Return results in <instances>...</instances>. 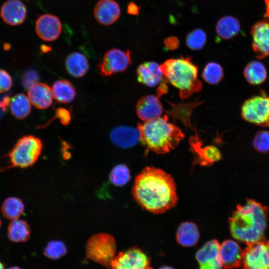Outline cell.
Masks as SVG:
<instances>
[{
    "label": "cell",
    "mask_w": 269,
    "mask_h": 269,
    "mask_svg": "<svg viewBox=\"0 0 269 269\" xmlns=\"http://www.w3.org/2000/svg\"><path fill=\"white\" fill-rule=\"evenodd\" d=\"M266 5V12L264 14L265 17H269V0H264Z\"/></svg>",
    "instance_id": "ab89813d"
},
{
    "label": "cell",
    "mask_w": 269,
    "mask_h": 269,
    "mask_svg": "<svg viewBox=\"0 0 269 269\" xmlns=\"http://www.w3.org/2000/svg\"><path fill=\"white\" fill-rule=\"evenodd\" d=\"M43 144L31 135L19 138L8 154L11 167L27 168L33 165L40 155Z\"/></svg>",
    "instance_id": "5b68a950"
},
{
    "label": "cell",
    "mask_w": 269,
    "mask_h": 269,
    "mask_svg": "<svg viewBox=\"0 0 269 269\" xmlns=\"http://www.w3.org/2000/svg\"><path fill=\"white\" fill-rule=\"evenodd\" d=\"M191 142L194 152L197 154V163L202 165L209 166L220 160L222 155L220 150L215 146L207 145L201 147V144L197 141V138L193 137Z\"/></svg>",
    "instance_id": "44dd1931"
},
{
    "label": "cell",
    "mask_w": 269,
    "mask_h": 269,
    "mask_svg": "<svg viewBox=\"0 0 269 269\" xmlns=\"http://www.w3.org/2000/svg\"><path fill=\"white\" fill-rule=\"evenodd\" d=\"M12 85V79L9 74L0 69V94L9 91Z\"/></svg>",
    "instance_id": "e575fe53"
},
{
    "label": "cell",
    "mask_w": 269,
    "mask_h": 269,
    "mask_svg": "<svg viewBox=\"0 0 269 269\" xmlns=\"http://www.w3.org/2000/svg\"><path fill=\"white\" fill-rule=\"evenodd\" d=\"M110 269H152L147 256L140 249L131 248L120 252L113 260Z\"/></svg>",
    "instance_id": "30bf717a"
},
{
    "label": "cell",
    "mask_w": 269,
    "mask_h": 269,
    "mask_svg": "<svg viewBox=\"0 0 269 269\" xmlns=\"http://www.w3.org/2000/svg\"><path fill=\"white\" fill-rule=\"evenodd\" d=\"M166 115L155 119L138 123L139 142L149 151L157 154H165L174 149L185 134L177 127L168 122Z\"/></svg>",
    "instance_id": "3957f363"
},
{
    "label": "cell",
    "mask_w": 269,
    "mask_h": 269,
    "mask_svg": "<svg viewBox=\"0 0 269 269\" xmlns=\"http://www.w3.org/2000/svg\"><path fill=\"white\" fill-rule=\"evenodd\" d=\"M65 65L67 72L76 78L84 76L89 68L87 57L79 52L70 53L66 59Z\"/></svg>",
    "instance_id": "7402d4cb"
},
{
    "label": "cell",
    "mask_w": 269,
    "mask_h": 269,
    "mask_svg": "<svg viewBox=\"0 0 269 269\" xmlns=\"http://www.w3.org/2000/svg\"><path fill=\"white\" fill-rule=\"evenodd\" d=\"M220 244L216 240H211L205 244L196 254L199 269H222L223 267L219 255Z\"/></svg>",
    "instance_id": "7c38bea8"
},
{
    "label": "cell",
    "mask_w": 269,
    "mask_h": 269,
    "mask_svg": "<svg viewBox=\"0 0 269 269\" xmlns=\"http://www.w3.org/2000/svg\"><path fill=\"white\" fill-rule=\"evenodd\" d=\"M31 104L28 96L22 93L17 94L10 99V112L17 119H24L30 113Z\"/></svg>",
    "instance_id": "83f0119b"
},
{
    "label": "cell",
    "mask_w": 269,
    "mask_h": 269,
    "mask_svg": "<svg viewBox=\"0 0 269 269\" xmlns=\"http://www.w3.org/2000/svg\"><path fill=\"white\" fill-rule=\"evenodd\" d=\"M241 28L240 23L235 17L227 15L221 17L217 22L216 31L221 38L228 40L236 36Z\"/></svg>",
    "instance_id": "cb8c5ba5"
},
{
    "label": "cell",
    "mask_w": 269,
    "mask_h": 269,
    "mask_svg": "<svg viewBox=\"0 0 269 269\" xmlns=\"http://www.w3.org/2000/svg\"><path fill=\"white\" fill-rule=\"evenodd\" d=\"M52 91L53 98L61 103L72 102L76 95L75 88L72 84L66 80H58L53 84Z\"/></svg>",
    "instance_id": "d4e9b609"
},
{
    "label": "cell",
    "mask_w": 269,
    "mask_h": 269,
    "mask_svg": "<svg viewBox=\"0 0 269 269\" xmlns=\"http://www.w3.org/2000/svg\"><path fill=\"white\" fill-rule=\"evenodd\" d=\"M160 67L167 82L179 89L181 99L201 90L202 84L197 78L198 68L190 57L169 59Z\"/></svg>",
    "instance_id": "277c9868"
},
{
    "label": "cell",
    "mask_w": 269,
    "mask_h": 269,
    "mask_svg": "<svg viewBox=\"0 0 269 269\" xmlns=\"http://www.w3.org/2000/svg\"><path fill=\"white\" fill-rule=\"evenodd\" d=\"M0 269H4L3 264L0 262Z\"/></svg>",
    "instance_id": "7bdbcfd3"
},
{
    "label": "cell",
    "mask_w": 269,
    "mask_h": 269,
    "mask_svg": "<svg viewBox=\"0 0 269 269\" xmlns=\"http://www.w3.org/2000/svg\"><path fill=\"white\" fill-rule=\"evenodd\" d=\"M8 269H21L17 267H12L9 268Z\"/></svg>",
    "instance_id": "b9f144b4"
},
{
    "label": "cell",
    "mask_w": 269,
    "mask_h": 269,
    "mask_svg": "<svg viewBox=\"0 0 269 269\" xmlns=\"http://www.w3.org/2000/svg\"><path fill=\"white\" fill-rule=\"evenodd\" d=\"M159 269H174L170 267L165 266V267H161Z\"/></svg>",
    "instance_id": "60d3db41"
},
{
    "label": "cell",
    "mask_w": 269,
    "mask_h": 269,
    "mask_svg": "<svg viewBox=\"0 0 269 269\" xmlns=\"http://www.w3.org/2000/svg\"><path fill=\"white\" fill-rule=\"evenodd\" d=\"M139 9L140 7L134 2H130L127 6V12L132 15H138Z\"/></svg>",
    "instance_id": "f35d334b"
},
{
    "label": "cell",
    "mask_w": 269,
    "mask_h": 269,
    "mask_svg": "<svg viewBox=\"0 0 269 269\" xmlns=\"http://www.w3.org/2000/svg\"><path fill=\"white\" fill-rule=\"evenodd\" d=\"M38 78L39 76L37 72L29 70L23 75L22 84L25 88L29 89L31 86L37 83Z\"/></svg>",
    "instance_id": "d590c367"
},
{
    "label": "cell",
    "mask_w": 269,
    "mask_h": 269,
    "mask_svg": "<svg viewBox=\"0 0 269 269\" xmlns=\"http://www.w3.org/2000/svg\"><path fill=\"white\" fill-rule=\"evenodd\" d=\"M110 136L116 146L127 148L133 147L139 141V132L137 128L120 126L111 131Z\"/></svg>",
    "instance_id": "d6986e66"
},
{
    "label": "cell",
    "mask_w": 269,
    "mask_h": 269,
    "mask_svg": "<svg viewBox=\"0 0 269 269\" xmlns=\"http://www.w3.org/2000/svg\"><path fill=\"white\" fill-rule=\"evenodd\" d=\"M207 35L204 30L196 28L189 33L185 39L187 46L192 50H199L205 46Z\"/></svg>",
    "instance_id": "1f68e13d"
},
{
    "label": "cell",
    "mask_w": 269,
    "mask_h": 269,
    "mask_svg": "<svg viewBox=\"0 0 269 269\" xmlns=\"http://www.w3.org/2000/svg\"><path fill=\"white\" fill-rule=\"evenodd\" d=\"M27 94L31 104L37 109H46L52 104V89L46 84L36 83L28 89Z\"/></svg>",
    "instance_id": "ffe728a7"
},
{
    "label": "cell",
    "mask_w": 269,
    "mask_h": 269,
    "mask_svg": "<svg viewBox=\"0 0 269 269\" xmlns=\"http://www.w3.org/2000/svg\"><path fill=\"white\" fill-rule=\"evenodd\" d=\"M116 244L114 237L107 233L92 236L86 245L87 257L93 262L107 268L111 267L115 257Z\"/></svg>",
    "instance_id": "8992f818"
},
{
    "label": "cell",
    "mask_w": 269,
    "mask_h": 269,
    "mask_svg": "<svg viewBox=\"0 0 269 269\" xmlns=\"http://www.w3.org/2000/svg\"><path fill=\"white\" fill-rule=\"evenodd\" d=\"M132 63L129 50L113 48L105 53L98 67L101 75L106 77L125 71Z\"/></svg>",
    "instance_id": "9c48e42d"
},
{
    "label": "cell",
    "mask_w": 269,
    "mask_h": 269,
    "mask_svg": "<svg viewBox=\"0 0 269 269\" xmlns=\"http://www.w3.org/2000/svg\"><path fill=\"white\" fill-rule=\"evenodd\" d=\"M268 212L267 207L253 199L238 204L229 218L232 237L246 244L264 239Z\"/></svg>",
    "instance_id": "7a4b0ae2"
},
{
    "label": "cell",
    "mask_w": 269,
    "mask_h": 269,
    "mask_svg": "<svg viewBox=\"0 0 269 269\" xmlns=\"http://www.w3.org/2000/svg\"><path fill=\"white\" fill-rule=\"evenodd\" d=\"M137 81L149 87H154L159 83L168 82L164 77L160 65L153 61L140 64L136 70Z\"/></svg>",
    "instance_id": "9a60e30c"
},
{
    "label": "cell",
    "mask_w": 269,
    "mask_h": 269,
    "mask_svg": "<svg viewBox=\"0 0 269 269\" xmlns=\"http://www.w3.org/2000/svg\"><path fill=\"white\" fill-rule=\"evenodd\" d=\"M131 179V174L128 167L124 164L116 165L109 174L110 182L116 186H122Z\"/></svg>",
    "instance_id": "4dcf8cb0"
},
{
    "label": "cell",
    "mask_w": 269,
    "mask_h": 269,
    "mask_svg": "<svg viewBox=\"0 0 269 269\" xmlns=\"http://www.w3.org/2000/svg\"><path fill=\"white\" fill-rule=\"evenodd\" d=\"M7 236L12 242L15 243L25 242L30 238L29 226L23 220L18 218L12 220L8 227Z\"/></svg>",
    "instance_id": "4316f807"
},
{
    "label": "cell",
    "mask_w": 269,
    "mask_h": 269,
    "mask_svg": "<svg viewBox=\"0 0 269 269\" xmlns=\"http://www.w3.org/2000/svg\"><path fill=\"white\" fill-rule=\"evenodd\" d=\"M67 252V248L64 243L60 241H52L46 246L44 254L47 258L56 260L64 256Z\"/></svg>",
    "instance_id": "d6a6232c"
},
{
    "label": "cell",
    "mask_w": 269,
    "mask_h": 269,
    "mask_svg": "<svg viewBox=\"0 0 269 269\" xmlns=\"http://www.w3.org/2000/svg\"><path fill=\"white\" fill-rule=\"evenodd\" d=\"M242 252V269H269V240L246 244Z\"/></svg>",
    "instance_id": "ba28073f"
},
{
    "label": "cell",
    "mask_w": 269,
    "mask_h": 269,
    "mask_svg": "<svg viewBox=\"0 0 269 269\" xmlns=\"http://www.w3.org/2000/svg\"><path fill=\"white\" fill-rule=\"evenodd\" d=\"M199 236L196 225L192 222H185L179 226L176 233V240L182 246L189 247L196 244Z\"/></svg>",
    "instance_id": "603a6c76"
},
{
    "label": "cell",
    "mask_w": 269,
    "mask_h": 269,
    "mask_svg": "<svg viewBox=\"0 0 269 269\" xmlns=\"http://www.w3.org/2000/svg\"><path fill=\"white\" fill-rule=\"evenodd\" d=\"M26 8L20 0H8L1 6L0 14L2 20L10 25H17L25 20Z\"/></svg>",
    "instance_id": "ac0fdd59"
},
{
    "label": "cell",
    "mask_w": 269,
    "mask_h": 269,
    "mask_svg": "<svg viewBox=\"0 0 269 269\" xmlns=\"http://www.w3.org/2000/svg\"><path fill=\"white\" fill-rule=\"evenodd\" d=\"M132 193L142 208L154 214L171 209L178 201L172 176L160 168L151 166L145 167L136 175Z\"/></svg>",
    "instance_id": "6da1fadb"
},
{
    "label": "cell",
    "mask_w": 269,
    "mask_h": 269,
    "mask_svg": "<svg viewBox=\"0 0 269 269\" xmlns=\"http://www.w3.org/2000/svg\"><path fill=\"white\" fill-rule=\"evenodd\" d=\"M160 95H148L141 97L136 105V113L138 118L146 122L160 117L163 106L159 100Z\"/></svg>",
    "instance_id": "5bb4252c"
},
{
    "label": "cell",
    "mask_w": 269,
    "mask_h": 269,
    "mask_svg": "<svg viewBox=\"0 0 269 269\" xmlns=\"http://www.w3.org/2000/svg\"><path fill=\"white\" fill-rule=\"evenodd\" d=\"M120 14L119 4L114 0H100L94 9L95 18L99 23L105 25L115 23Z\"/></svg>",
    "instance_id": "e0dca14e"
},
{
    "label": "cell",
    "mask_w": 269,
    "mask_h": 269,
    "mask_svg": "<svg viewBox=\"0 0 269 269\" xmlns=\"http://www.w3.org/2000/svg\"><path fill=\"white\" fill-rule=\"evenodd\" d=\"M243 251L239 244L226 240L220 245L219 255L223 268L233 269L241 266Z\"/></svg>",
    "instance_id": "2e32d148"
},
{
    "label": "cell",
    "mask_w": 269,
    "mask_h": 269,
    "mask_svg": "<svg viewBox=\"0 0 269 269\" xmlns=\"http://www.w3.org/2000/svg\"><path fill=\"white\" fill-rule=\"evenodd\" d=\"M252 48L256 57L262 59L269 55V17L257 21L252 27Z\"/></svg>",
    "instance_id": "8fae6325"
},
{
    "label": "cell",
    "mask_w": 269,
    "mask_h": 269,
    "mask_svg": "<svg viewBox=\"0 0 269 269\" xmlns=\"http://www.w3.org/2000/svg\"><path fill=\"white\" fill-rule=\"evenodd\" d=\"M24 205L22 201L15 197L6 198L1 206V212L7 219H18L23 213Z\"/></svg>",
    "instance_id": "f1b7e54d"
},
{
    "label": "cell",
    "mask_w": 269,
    "mask_h": 269,
    "mask_svg": "<svg viewBox=\"0 0 269 269\" xmlns=\"http://www.w3.org/2000/svg\"><path fill=\"white\" fill-rule=\"evenodd\" d=\"M224 76L222 66L217 62H208L205 66L202 77L207 83L215 85L219 83Z\"/></svg>",
    "instance_id": "f546056e"
},
{
    "label": "cell",
    "mask_w": 269,
    "mask_h": 269,
    "mask_svg": "<svg viewBox=\"0 0 269 269\" xmlns=\"http://www.w3.org/2000/svg\"><path fill=\"white\" fill-rule=\"evenodd\" d=\"M244 75L247 82L253 85L263 83L267 77V72L265 65L258 61H252L245 67Z\"/></svg>",
    "instance_id": "484cf974"
},
{
    "label": "cell",
    "mask_w": 269,
    "mask_h": 269,
    "mask_svg": "<svg viewBox=\"0 0 269 269\" xmlns=\"http://www.w3.org/2000/svg\"><path fill=\"white\" fill-rule=\"evenodd\" d=\"M55 117L59 119L62 124L65 126L68 125L71 120L69 111L63 108H59L56 110Z\"/></svg>",
    "instance_id": "8d00e7d4"
},
{
    "label": "cell",
    "mask_w": 269,
    "mask_h": 269,
    "mask_svg": "<svg viewBox=\"0 0 269 269\" xmlns=\"http://www.w3.org/2000/svg\"><path fill=\"white\" fill-rule=\"evenodd\" d=\"M35 29L41 39L46 41H52L59 36L62 24L57 16L51 14H44L37 18Z\"/></svg>",
    "instance_id": "4fadbf2b"
},
{
    "label": "cell",
    "mask_w": 269,
    "mask_h": 269,
    "mask_svg": "<svg viewBox=\"0 0 269 269\" xmlns=\"http://www.w3.org/2000/svg\"><path fill=\"white\" fill-rule=\"evenodd\" d=\"M1 221H0V227H1Z\"/></svg>",
    "instance_id": "ee69618b"
},
{
    "label": "cell",
    "mask_w": 269,
    "mask_h": 269,
    "mask_svg": "<svg viewBox=\"0 0 269 269\" xmlns=\"http://www.w3.org/2000/svg\"><path fill=\"white\" fill-rule=\"evenodd\" d=\"M241 117L249 123L269 127V96L256 95L246 100L242 106Z\"/></svg>",
    "instance_id": "52a82bcc"
},
{
    "label": "cell",
    "mask_w": 269,
    "mask_h": 269,
    "mask_svg": "<svg viewBox=\"0 0 269 269\" xmlns=\"http://www.w3.org/2000/svg\"><path fill=\"white\" fill-rule=\"evenodd\" d=\"M255 149L262 153H269V131H260L257 133L254 140Z\"/></svg>",
    "instance_id": "836d02e7"
},
{
    "label": "cell",
    "mask_w": 269,
    "mask_h": 269,
    "mask_svg": "<svg viewBox=\"0 0 269 269\" xmlns=\"http://www.w3.org/2000/svg\"><path fill=\"white\" fill-rule=\"evenodd\" d=\"M164 44L169 49H174L179 45V40L175 36H170L166 38L164 41Z\"/></svg>",
    "instance_id": "74e56055"
}]
</instances>
